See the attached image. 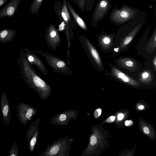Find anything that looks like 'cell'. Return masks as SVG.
<instances>
[{"instance_id": "cell-16", "label": "cell", "mask_w": 156, "mask_h": 156, "mask_svg": "<svg viewBox=\"0 0 156 156\" xmlns=\"http://www.w3.org/2000/svg\"><path fill=\"white\" fill-rule=\"evenodd\" d=\"M16 35V29L5 28L0 30V43L11 42Z\"/></svg>"}, {"instance_id": "cell-4", "label": "cell", "mask_w": 156, "mask_h": 156, "mask_svg": "<svg viewBox=\"0 0 156 156\" xmlns=\"http://www.w3.org/2000/svg\"><path fill=\"white\" fill-rule=\"evenodd\" d=\"M79 40L92 65L100 72L105 69L100 55L95 46L84 35L79 37Z\"/></svg>"}, {"instance_id": "cell-9", "label": "cell", "mask_w": 156, "mask_h": 156, "mask_svg": "<svg viewBox=\"0 0 156 156\" xmlns=\"http://www.w3.org/2000/svg\"><path fill=\"white\" fill-rule=\"evenodd\" d=\"M115 36V33L108 34L103 30L101 34L96 36L98 46L104 53H109L112 51Z\"/></svg>"}, {"instance_id": "cell-3", "label": "cell", "mask_w": 156, "mask_h": 156, "mask_svg": "<svg viewBox=\"0 0 156 156\" xmlns=\"http://www.w3.org/2000/svg\"><path fill=\"white\" fill-rule=\"evenodd\" d=\"M141 11L136 8L125 4L121 7H114L109 16V20L112 23L117 25H123L139 16Z\"/></svg>"}, {"instance_id": "cell-11", "label": "cell", "mask_w": 156, "mask_h": 156, "mask_svg": "<svg viewBox=\"0 0 156 156\" xmlns=\"http://www.w3.org/2000/svg\"><path fill=\"white\" fill-rule=\"evenodd\" d=\"M115 62L118 67L125 69L128 73L136 72V69L140 71L139 69H142V65L141 64H139V62H137L131 58H120L115 59Z\"/></svg>"}, {"instance_id": "cell-35", "label": "cell", "mask_w": 156, "mask_h": 156, "mask_svg": "<svg viewBox=\"0 0 156 156\" xmlns=\"http://www.w3.org/2000/svg\"><path fill=\"white\" fill-rule=\"evenodd\" d=\"M153 0V1H156V0Z\"/></svg>"}, {"instance_id": "cell-15", "label": "cell", "mask_w": 156, "mask_h": 156, "mask_svg": "<svg viewBox=\"0 0 156 156\" xmlns=\"http://www.w3.org/2000/svg\"><path fill=\"white\" fill-rule=\"evenodd\" d=\"M61 13L65 24L66 32L67 34L69 30L71 28L75 27L77 24L70 16L67 7L66 0H63Z\"/></svg>"}, {"instance_id": "cell-23", "label": "cell", "mask_w": 156, "mask_h": 156, "mask_svg": "<svg viewBox=\"0 0 156 156\" xmlns=\"http://www.w3.org/2000/svg\"><path fill=\"white\" fill-rule=\"evenodd\" d=\"M37 132H36L32 137L29 144V149L31 152H32L34 148L35 145L37 141Z\"/></svg>"}, {"instance_id": "cell-2", "label": "cell", "mask_w": 156, "mask_h": 156, "mask_svg": "<svg viewBox=\"0 0 156 156\" xmlns=\"http://www.w3.org/2000/svg\"><path fill=\"white\" fill-rule=\"evenodd\" d=\"M146 12H141L140 15L126 24L119 27L115 39H120L119 44L113 48L112 57L127 50L133 39L146 22Z\"/></svg>"}, {"instance_id": "cell-25", "label": "cell", "mask_w": 156, "mask_h": 156, "mask_svg": "<svg viewBox=\"0 0 156 156\" xmlns=\"http://www.w3.org/2000/svg\"><path fill=\"white\" fill-rule=\"evenodd\" d=\"M97 141V139L96 137L94 136H92L90 139V143L92 145H94Z\"/></svg>"}, {"instance_id": "cell-5", "label": "cell", "mask_w": 156, "mask_h": 156, "mask_svg": "<svg viewBox=\"0 0 156 156\" xmlns=\"http://www.w3.org/2000/svg\"><path fill=\"white\" fill-rule=\"evenodd\" d=\"M35 51L37 54L45 59L47 63L53 69L54 72L69 75L73 74V71L69 69L67 63L63 60L40 50H36Z\"/></svg>"}, {"instance_id": "cell-18", "label": "cell", "mask_w": 156, "mask_h": 156, "mask_svg": "<svg viewBox=\"0 0 156 156\" xmlns=\"http://www.w3.org/2000/svg\"><path fill=\"white\" fill-rule=\"evenodd\" d=\"M150 70L147 69L140 72L139 73L138 80L142 82H146L153 80L154 74Z\"/></svg>"}, {"instance_id": "cell-33", "label": "cell", "mask_w": 156, "mask_h": 156, "mask_svg": "<svg viewBox=\"0 0 156 156\" xmlns=\"http://www.w3.org/2000/svg\"><path fill=\"white\" fill-rule=\"evenodd\" d=\"M97 111L98 112V115H100L101 113V110L100 109H97Z\"/></svg>"}, {"instance_id": "cell-31", "label": "cell", "mask_w": 156, "mask_h": 156, "mask_svg": "<svg viewBox=\"0 0 156 156\" xmlns=\"http://www.w3.org/2000/svg\"><path fill=\"white\" fill-rule=\"evenodd\" d=\"M124 117V115L122 114H119L118 116V119L119 120H122Z\"/></svg>"}, {"instance_id": "cell-7", "label": "cell", "mask_w": 156, "mask_h": 156, "mask_svg": "<svg viewBox=\"0 0 156 156\" xmlns=\"http://www.w3.org/2000/svg\"><path fill=\"white\" fill-rule=\"evenodd\" d=\"M45 38L48 48L56 51L60 44L61 40L58 30L53 24H50L46 28Z\"/></svg>"}, {"instance_id": "cell-34", "label": "cell", "mask_w": 156, "mask_h": 156, "mask_svg": "<svg viewBox=\"0 0 156 156\" xmlns=\"http://www.w3.org/2000/svg\"><path fill=\"white\" fill-rule=\"evenodd\" d=\"M144 106H143L142 105H140L139 107V108L140 109H144Z\"/></svg>"}, {"instance_id": "cell-6", "label": "cell", "mask_w": 156, "mask_h": 156, "mask_svg": "<svg viewBox=\"0 0 156 156\" xmlns=\"http://www.w3.org/2000/svg\"><path fill=\"white\" fill-rule=\"evenodd\" d=\"M110 0H98L91 19V25L93 28L97 26L99 21H102L112 7Z\"/></svg>"}, {"instance_id": "cell-27", "label": "cell", "mask_w": 156, "mask_h": 156, "mask_svg": "<svg viewBox=\"0 0 156 156\" xmlns=\"http://www.w3.org/2000/svg\"><path fill=\"white\" fill-rule=\"evenodd\" d=\"M156 55L154 56V58L153 60L152 61V65L154 67V68L156 71Z\"/></svg>"}, {"instance_id": "cell-32", "label": "cell", "mask_w": 156, "mask_h": 156, "mask_svg": "<svg viewBox=\"0 0 156 156\" xmlns=\"http://www.w3.org/2000/svg\"><path fill=\"white\" fill-rule=\"evenodd\" d=\"M108 119H110V122H112L115 120V117L113 116H111Z\"/></svg>"}, {"instance_id": "cell-24", "label": "cell", "mask_w": 156, "mask_h": 156, "mask_svg": "<svg viewBox=\"0 0 156 156\" xmlns=\"http://www.w3.org/2000/svg\"><path fill=\"white\" fill-rule=\"evenodd\" d=\"M74 3L77 5L82 13H83L84 9V0H73Z\"/></svg>"}, {"instance_id": "cell-1", "label": "cell", "mask_w": 156, "mask_h": 156, "mask_svg": "<svg viewBox=\"0 0 156 156\" xmlns=\"http://www.w3.org/2000/svg\"><path fill=\"white\" fill-rule=\"evenodd\" d=\"M20 73L25 83L30 88L43 97H46L51 91L50 86L37 73L25 55L23 48L18 58Z\"/></svg>"}, {"instance_id": "cell-17", "label": "cell", "mask_w": 156, "mask_h": 156, "mask_svg": "<svg viewBox=\"0 0 156 156\" xmlns=\"http://www.w3.org/2000/svg\"><path fill=\"white\" fill-rule=\"evenodd\" d=\"M66 3L69 11L73 16L77 24L83 29L86 31L87 30V27L83 20L78 14L68 1H66Z\"/></svg>"}, {"instance_id": "cell-21", "label": "cell", "mask_w": 156, "mask_h": 156, "mask_svg": "<svg viewBox=\"0 0 156 156\" xmlns=\"http://www.w3.org/2000/svg\"><path fill=\"white\" fill-rule=\"evenodd\" d=\"M95 0H84V9L87 11L92 10L95 5Z\"/></svg>"}, {"instance_id": "cell-10", "label": "cell", "mask_w": 156, "mask_h": 156, "mask_svg": "<svg viewBox=\"0 0 156 156\" xmlns=\"http://www.w3.org/2000/svg\"><path fill=\"white\" fill-rule=\"evenodd\" d=\"M18 120L23 125L31 119V117L36 112L32 107L22 102H20L16 106Z\"/></svg>"}, {"instance_id": "cell-14", "label": "cell", "mask_w": 156, "mask_h": 156, "mask_svg": "<svg viewBox=\"0 0 156 156\" xmlns=\"http://www.w3.org/2000/svg\"><path fill=\"white\" fill-rule=\"evenodd\" d=\"M22 0H10L0 10V19L5 17H11L15 14Z\"/></svg>"}, {"instance_id": "cell-12", "label": "cell", "mask_w": 156, "mask_h": 156, "mask_svg": "<svg viewBox=\"0 0 156 156\" xmlns=\"http://www.w3.org/2000/svg\"><path fill=\"white\" fill-rule=\"evenodd\" d=\"M23 49L28 62L32 65H35L43 74L45 76L48 75L45 65L40 58L28 48H23Z\"/></svg>"}, {"instance_id": "cell-26", "label": "cell", "mask_w": 156, "mask_h": 156, "mask_svg": "<svg viewBox=\"0 0 156 156\" xmlns=\"http://www.w3.org/2000/svg\"><path fill=\"white\" fill-rule=\"evenodd\" d=\"M66 119V115L65 114H62L59 117V120L61 122L65 121Z\"/></svg>"}, {"instance_id": "cell-22", "label": "cell", "mask_w": 156, "mask_h": 156, "mask_svg": "<svg viewBox=\"0 0 156 156\" xmlns=\"http://www.w3.org/2000/svg\"><path fill=\"white\" fill-rule=\"evenodd\" d=\"M19 147L16 142L12 146L9 154V156H18Z\"/></svg>"}, {"instance_id": "cell-19", "label": "cell", "mask_w": 156, "mask_h": 156, "mask_svg": "<svg viewBox=\"0 0 156 156\" xmlns=\"http://www.w3.org/2000/svg\"><path fill=\"white\" fill-rule=\"evenodd\" d=\"M43 0H33L29 8V11L32 15L38 14V11Z\"/></svg>"}, {"instance_id": "cell-28", "label": "cell", "mask_w": 156, "mask_h": 156, "mask_svg": "<svg viewBox=\"0 0 156 156\" xmlns=\"http://www.w3.org/2000/svg\"><path fill=\"white\" fill-rule=\"evenodd\" d=\"M143 131L146 134H148L149 133V129L146 126H145L143 128Z\"/></svg>"}, {"instance_id": "cell-13", "label": "cell", "mask_w": 156, "mask_h": 156, "mask_svg": "<svg viewBox=\"0 0 156 156\" xmlns=\"http://www.w3.org/2000/svg\"><path fill=\"white\" fill-rule=\"evenodd\" d=\"M0 105L2 122L5 125L9 126L11 116L10 107L6 94L3 91L1 93Z\"/></svg>"}, {"instance_id": "cell-29", "label": "cell", "mask_w": 156, "mask_h": 156, "mask_svg": "<svg viewBox=\"0 0 156 156\" xmlns=\"http://www.w3.org/2000/svg\"><path fill=\"white\" fill-rule=\"evenodd\" d=\"M8 0H0V7L6 3Z\"/></svg>"}, {"instance_id": "cell-30", "label": "cell", "mask_w": 156, "mask_h": 156, "mask_svg": "<svg viewBox=\"0 0 156 156\" xmlns=\"http://www.w3.org/2000/svg\"><path fill=\"white\" fill-rule=\"evenodd\" d=\"M132 124V122L131 120H126L125 122V125L126 126H130Z\"/></svg>"}, {"instance_id": "cell-20", "label": "cell", "mask_w": 156, "mask_h": 156, "mask_svg": "<svg viewBox=\"0 0 156 156\" xmlns=\"http://www.w3.org/2000/svg\"><path fill=\"white\" fill-rule=\"evenodd\" d=\"M62 6V4L58 1H56L54 2V9L55 13L56 16L58 17L61 23L65 26L64 21L61 13Z\"/></svg>"}, {"instance_id": "cell-8", "label": "cell", "mask_w": 156, "mask_h": 156, "mask_svg": "<svg viewBox=\"0 0 156 156\" xmlns=\"http://www.w3.org/2000/svg\"><path fill=\"white\" fill-rule=\"evenodd\" d=\"M108 64L111 70L109 73H105L106 75L112 77L115 80L132 85L136 86L140 84L137 80L129 76L117 67L111 63Z\"/></svg>"}]
</instances>
